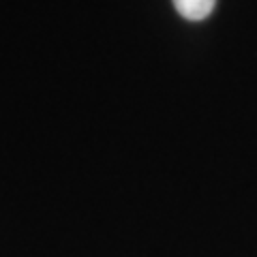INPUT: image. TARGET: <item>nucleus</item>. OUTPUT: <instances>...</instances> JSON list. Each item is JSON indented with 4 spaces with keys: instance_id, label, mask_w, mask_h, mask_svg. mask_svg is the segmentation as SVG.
Listing matches in <instances>:
<instances>
[{
    "instance_id": "1",
    "label": "nucleus",
    "mask_w": 257,
    "mask_h": 257,
    "mask_svg": "<svg viewBox=\"0 0 257 257\" xmlns=\"http://www.w3.org/2000/svg\"><path fill=\"white\" fill-rule=\"evenodd\" d=\"M216 0H174L176 11L180 13V18L189 22H202L212 13Z\"/></svg>"
}]
</instances>
